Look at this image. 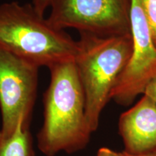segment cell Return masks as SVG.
I'll use <instances>...</instances> for the list:
<instances>
[{"label": "cell", "mask_w": 156, "mask_h": 156, "mask_svg": "<svg viewBox=\"0 0 156 156\" xmlns=\"http://www.w3.org/2000/svg\"><path fill=\"white\" fill-rule=\"evenodd\" d=\"M44 95V122L37 146L46 156L74 153L86 147L93 133L85 116V99L74 62L49 68Z\"/></svg>", "instance_id": "1"}, {"label": "cell", "mask_w": 156, "mask_h": 156, "mask_svg": "<svg viewBox=\"0 0 156 156\" xmlns=\"http://www.w3.org/2000/svg\"><path fill=\"white\" fill-rule=\"evenodd\" d=\"M77 41L54 26L32 4H0V50L39 67L73 62Z\"/></svg>", "instance_id": "2"}, {"label": "cell", "mask_w": 156, "mask_h": 156, "mask_svg": "<svg viewBox=\"0 0 156 156\" xmlns=\"http://www.w3.org/2000/svg\"><path fill=\"white\" fill-rule=\"evenodd\" d=\"M80 36L73 62L85 95L87 124L94 132L131 56L132 36V34L100 36L87 33H80Z\"/></svg>", "instance_id": "3"}, {"label": "cell", "mask_w": 156, "mask_h": 156, "mask_svg": "<svg viewBox=\"0 0 156 156\" xmlns=\"http://www.w3.org/2000/svg\"><path fill=\"white\" fill-rule=\"evenodd\" d=\"M48 20L58 28H75L100 36L131 34V0H52Z\"/></svg>", "instance_id": "4"}, {"label": "cell", "mask_w": 156, "mask_h": 156, "mask_svg": "<svg viewBox=\"0 0 156 156\" xmlns=\"http://www.w3.org/2000/svg\"><path fill=\"white\" fill-rule=\"evenodd\" d=\"M38 66L0 50V132L11 136L23 121L30 126L38 82Z\"/></svg>", "instance_id": "5"}, {"label": "cell", "mask_w": 156, "mask_h": 156, "mask_svg": "<svg viewBox=\"0 0 156 156\" xmlns=\"http://www.w3.org/2000/svg\"><path fill=\"white\" fill-rule=\"evenodd\" d=\"M130 20L132 54L112 93V99L122 106H129L136 96L145 94L149 84L156 78V45L142 0H131Z\"/></svg>", "instance_id": "6"}, {"label": "cell", "mask_w": 156, "mask_h": 156, "mask_svg": "<svg viewBox=\"0 0 156 156\" xmlns=\"http://www.w3.org/2000/svg\"><path fill=\"white\" fill-rule=\"evenodd\" d=\"M119 131L126 153L140 155L156 150V101L144 94L121 115Z\"/></svg>", "instance_id": "7"}, {"label": "cell", "mask_w": 156, "mask_h": 156, "mask_svg": "<svg viewBox=\"0 0 156 156\" xmlns=\"http://www.w3.org/2000/svg\"><path fill=\"white\" fill-rule=\"evenodd\" d=\"M0 156H35L30 126L20 121L11 136L0 132Z\"/></svg>", "instance_id": "8"}, {"label": "cell", "mask_w": 156, "mask_h": 156, "mask_svg": "<svg viewBox=\"0 0 156 156\" xmlns=\"http://www.w3.org/2000/svg\"><path fill=\"white\" fill-rule=\"evenodd\" d=\"M152 37L156 45V0H142Z\"/></svg>", "instance_id": "9"}, {"label": "cell", "mask_w": 156, "mask_h": 156, "mask_svg": "<svg viewBox=\"0 0 156 156\" xmlns=\"http://www.w3.org/2000/svg\"><path fill=\"white\" fill-rule=\"evenodd\" d=\"M51 1L52 0H32L31 4L39 13L44 15L45 12L50 7Z\"/></svg>", "instance_id": "10"}, {"label": "cell", "mask_w": 156, "mask_h": 156, "mask_svg": "<svg viewBox=\"0 0 156 156\" xmlns=\"http://www.w3.org/2000/svg\"><path fill=\"white\" fill-rule=\"evenodd\" d=\"M95 156H122V152L118 153L108 147H101L98 150Z\"/></svg>", "instance_id": "11"}, {"label": "cell", "mask_w": 156, "mask_h": 156, "mask_svg": "<svg viewBox=\"0 0 156 156\" xmlns=\"http://www.w3.org/2000/svg\"><path fill=\"white\" fill-rule=\"evenodd\" d=\"M145 94L152 98L154 101H156V78L149 84L146 89Z\"/></svg>", "instance_id": "12"}, {"label": "cell", "mask_w": 156, "mask_h": 156, "mask_svg": "<svg viewBox=\"0 0 156 156\" xmlns=\"http://www.w3.org/2000/svg\"><path fill=\"white\" fill-rule=\"evenodd\" d=\"M122 156H156V150H155V151H153L150 152V153L142 154V155H130V154L126 153V152L123 151L122 152Z\"/></svg>", "instance_id": "13"}]
</instances>
